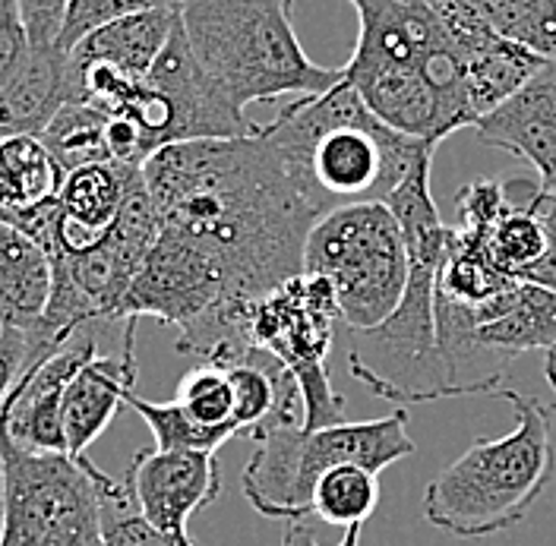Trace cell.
I'll use <instances>...</instances> for the list:
<instances>
[{"mask_svg": "<svg viewBox=\"0 0 556 546\" xmlns=\"http://www.w3.org/2000/svg\"><path fill=\"white\" fill-rule=\"evenodd\" d=\"M336 322H342L332 281L323 275H294L269 294L247 304L250 342L298 379L304 395V430L345 420V398L326 370Z\"/></svg>", "mask_w": 556, "mask_h": 546, "instance_id": "9c48e42d", "label": "cell"}, {"mask_svg": "<svg viewBox=\"0 0 556 546\" xmlns=\"http://www.w3.org/2000/svg\"><path fill=\"white\" fill-rule=\"evenodd\" d=\"M168 7H177V0H67L64 29H61L58 45L73 51L86 35L102 29L114 20L149 13V10H168Z\"/></svg>", "mask_w": 556, "mask_h": 546, "instance_id": "83f0119b", "label": "cell"}, {"mask_svg": "<svg viewBox=\"0 0 556 546\" xmlns=\"http://www.w3.org/2000/svg\"><path fill=\"white\" fill-rule=\"evenodd\" d=\"M38 139L51 149L64 172H76L96 162H114L108 149V114L86 102L61 107Z\"/></svg>", "mask_w": 556, "mask_h": 546, "instance_id": "44dd1931", "label": "cell"}, {"mask_svg": "<svg viewBox=\"0 0 556 546\" xmlns=\"http://www.w3.org/2000/svg\"><path fill=\"white\" fill-rule=\"evenodd\" d=\"M506 193H509V205L486 228V246H490L493 263L509 278L521 281L525 272L534 269L541 263V256L547 253V238H544L538 215L521 203V196L509 183H506Z\"/></svg>", "mask_w": 556, "mask_h": 546, "instance_id": "603a6c76", "label": "cell"}, {"mask_svg": "<svg viewBox=\"0 0 556 546\" xmlns=\"http://www.w3.org/2000/svg\"><path fill=\"white\" fill-rule=\"evenodd\" d=\"M96 461L0 436V546H104Z\"/></svg>", "mask_w": 556, "mask_h": 546, "instance_id": "ba28073f", "label": "cell"}, {"mask_svg": "<svg viewBox=\"0 0 556 546\" xmlns=\"http://www.w3.org/2000/svg\"><path fill=\"white\" fill-rule=\"evenodd\" d=\"M0 490H3V471H0Z\"/></svg>", "mask_w": 556, "mask_h": 546, "instance_id": "e575fe53", "label": "cell"}, {"mask_svg": "<svg viewBox=\"0 0 556 546\" xmlns=\"http://www.w3.org/2000/svg\"><path fill=\"white\" fill-rule=\"evenodd\" d=\"M231 379V392H235V423L241 430H256L278 402V379L281 367L276 360L266 364H238L225 370Z\"/></svg>", "mask_w": 556, "mask_h": 546, "instance_id": "4316f807", "label": "cell"}, {"mask_svg": "<svg viewBox=\"0 0 556 546\" xmlns=\"http://www.w3.org/2000/svg\"><path fill=\"white\" fill-rule=\"evenodd\" d=\"M509 187L519 193L521 203L538 215V221L544 228V238H547V253L541 256V263L534 269L525 272L521 281H531V284L556 291V190H544L538 180H525V177L509 180Z\"/></svg>", "mask_w": 556, "mask_h": 546, "instance_id": "f1b7e54d", "label": "cell"}, {"mask_svg": "<svg viewBox=\"0 0 556 546\" xmlns=\"http://www.w3.org/2000/svg\"><path fill=\"white\" fill-rule=\"evenodd\" d=\"M174 23H177V7L124 16L86 35L70 51V58L76 64H102L130 79H146L149 69L162 58L174 33Z\"/></svg>", "mask_w": 556, "mask_h": 546, "instance_id": "d6986e66", "label": "cell"}, {"mask_svg": "<svg viewBox=\"0 0 556 546\" xmlns=\"http://www.w3.org/2000/svg\"><path fill=\"white\" fill-rule=\"evenodd\" d=\"M222 304L231 301L206 253L168 228H159V238L139 266L121 316L124 322L149 316L184 332Z\"/></svg>", "mask_w": 556, "mask_h": 546, "instance_id": "30bf717a", "label": "cell"}, {"mask_svg": "<svg viewBox=\"0 0 556 546\" xmlns=\"http://www.w3.org/2000/svg\"><path fill=\"white\" fill-rule=\"evenodd\" d=\"M544 379L556 389V344L551 351H544Z\"/></svg>", "mask_w": 556, "mask_h": 546, "instance_id": "836d02e7", "label": "cell"}, {"mask_svg": "<svg viewBox=\"0 0 556 546\" xmlns=\"http://www.w3.org/2000/svg\"><path fill=\"white\" fill-rule=\"evenodd\" d=\"M26 45H29V38H26V26H23L20 0H0V79L20 61Z\"/></svg>", "mask_w": 556, "mask_h": 546, "instance_id": "1f68e13d", "label": "cell"}, {"mask_svg": "<svg viewBox=\"0 0 556 546\" xmlns=\"http://www.w3.org/2000/svg\"><path fill=\"white\" fill-rule=\"evenodd\" d=\"M446 234L408 243V284L402 304L377 329L354 332L348 373L395 405L458 398L437 335V272Z\"/></svg>", "mask_w": 556, "mask_h": 546, "instance_id": "8992f818", "label": "cell"}, {"mask_svg": "<svg viewBox=\"0 0 556 546\" xmlns=\"http://www.w3.org/2000/svg\"><path fill=\"white\" fill-rule=\"evenodd\" d=\"M127 408H134L146 420V427L155 436V448L162 452H218L231 436H238V430L228 427L197 423L177 402H149L130 392Z\"/></svg>", "mask_w": 556, "mask_h": 546, "instance_id": "cb8c5ba5", "label": "cell"}, {"mask_svg": "<svg viewBox=\"0 0 556 546\" xmlns=\"http://www.w3.org/2000/svg\"><path fill=\"white\" fill-rule=\"evenodd\" d=\"M92 474H96V490H99L104 546H177L146 521L127 480L121 483V480L108 478L104 471H99V465L92 468Z\"/></svg>", "mask_w": 556, "mask_h": 546, "instance_id": "d4e9b609", "label": "cell"}, {"mask_svg": "<svg viewBox=\"0 0 556 546\" xmlns=\"http://www.w3.org/2000/svg\"><path fill=\"white\" fill-rule=\"evenodd\" d=\"M493 33L556 61V0H465Z\"/></svg>", "mask_w": 556, "mask_h": 546, "instance_id": "7402d4cb", "label": "cell"}, {"mask_svg": "<svg viewBox=\"0 0 556 546\" xmlns=\"http://www.w3.org/2000/svg\"><path fill=\"white\" fill-rule=\"evenodd\" d=\"M67 172L38 137H0V221L41 238Z\"/></svg>", "mask_w": 556, "mask_h": 546, "instance_id": "2e32d148", "label": "cell"}, {"mask_svg": "<svg viewBox=\"0 0 556 546\" xmlns=\"http://www.w3.org/2000/svg\"><path fill=\"white\" fill-rule=\"evenodd\" d=\"M193 61L247 111L281 96H323L342 69L319 67L294 33V0H177Z\"/></svg>", "mask_w": 556, "mask_h": 546, "instance_id": "277c9868", "label": "cell"}, {"mask_svg": "<svg viewBox=\"0 0 556 546\" xmlns=\"http://www.w3.org/2000/svg\"><path fill=\"white\" fill-rule=\"evenodd\" d=\"M253 455L243 468V496L266 518L307 521L313 515V486L339 465L382 468L415 455L408 436V410L395 408L377 420H342L332 427H260Z\"/></svg>", "mask_w": 556, "mask_h": 546, "instance_id": "5b68a950", "label": "cell"}, {"mask_svg": "<svg viewBox=\"0 0 556 546\" xmlns=\"http://www.w3.org/2000/svg\"><path fill=\"white\" fill-rule=\"evenodd\" d=\"M281 546H323L316 541L313 528L307 521H288L285 528V537H281ZM336 546H361V524L357 528H348L345 537Z\"/></svg>", "mask_w": 556, "mask_h": 546, "instance_id": "d6a6232c", "label": "cell"}, {"mask_svg": "<svg viewBox=\"0 0 556 546\" xmlns=\"http://www.w3.org/2000/svg\"><path fill=\"white\" fill-rule=\"evenodd\" d=\"M455 309L475 326L478 344L493 354L516 357L521 351H551L556 344V291L551 288L513 281L484 307Z\"/></svg>", "mask_w": 556, "mask_h": 546, "instance_id": "e0dca14e", "label": "cell"}, {"mask_svg": "<svg viewBox=\"0 0 556 546\" xmlns=\"http://www.w3.org/2000/svg\"><path fill=\"white\" fill-rule=\"evenodd\" d=\"M137 322L139 319L124 322V347L117 357L96 354L67 382L61 414L67 452L76 458L86 455V448L102 436L137 385Z\"/></svg>", "mask_w": 556, "mask_h": 546, "instance_id": "9a60e30c", "label": "cell"}, {"mask_svg": "<svg viewBox=\"0 0 556 546\" xmlns=\"http://www.w3.org/2000/svg\"><path fill=\"white\" fill-rule=\"evenodd\" d=\"M142 168L124 162H96L67 172L64 190L51 212V221L41 234V246L51 253L86 250L111 231L121 208L127 203Z\"/></svg>", "mask_w": 556, "mask_h": 546, "instance_id": "7c38bea8", "label": "cell"}, {"mask_svg": "<svg viewBox=\"0 0 556 546\" xmlns=\"http://www.w3.org/2000/svg\"><path fill=\"white\" fill-rule=\"evenodd\" d=\"M174 402L187 410L197 423H203V427H228V430L241 433V427L235 423L231 379H228V373L222 367L200 364L197 370H190L180 379Z\"/></svg>", "mask_w": 556, "mask_h": 546, "instance_id": "484cf974", "label": "cell"}, {"mask_svg": "<svg viewBox=\"0 0 556 546\" xmlns=\"http://www.w3.org/2000/svg\"><path fill=\"white\" fill-rule=\"evenodd\" d=\"M484 145L525 158L544 190H556V61L475 124Z\"/></svg>", "mask_w": 556, "mask_h": 546, "instance_id": "4fadbf2b", "label": "cell"}, {"mask_svg": "<svg viewBox=\"0 0 556 546\" xmlns=\"http://www.w3.org/2000/svg\"><path fill=\"white\" fill-rule=\"evenodd\" d=\"M64 10L67 0H20L29 45H54L64 29Z\"/></svg>", "mask_w": 556, "mask_h": 546, "instance_id": "4dcf8cb0", "label": "cell"}, {"mask_svg": "<svg viewBox=\"0 0 556 546\" xmlns=\"http://www.w3.org/2000/svg\"><path fill=\"white\" fill-rule=\"evenodd\" d=\"M79 102V82L67 48L26 45L0 79V137H41L61 107Z\"/></svg>", "mask_w": 556, "mask_h": 546, "instance_id": "5bb4252c", "label": "cell"}, {"mask_svg": "<svg viewBox=\"0 0 556 546\" xmlns=\"http://www.w3.org/2000/svg\"><path fill=\"white\" fill-rule=\"evenodd\" d=\"M380 503V474L361 465H339L313 486V515L326 524L364 528Z\"/></svg>", "mask_w": 556, "mask_h": 546, "instance_id": "ffe728a7", "label": "cell"}, {"mask_svg": "<svg viewBox=\"0 0 556 546\" xmlns=\"http://www.w3.org/2000/svg\"><path fill=\"white\" fill-rule=\"evenodd\" d=\"M38 364H41V360L35 357L29 332L0 329V410L7 405L10 392L16 389V382L23 379V373L38 367Z\"/></svg>", "mask_w": 556, "mask_h": 546, "instance_id": "f546056e", "label": "cell"}, {"mask_svg": "<svg viewBox=\"0 0 556 546\" xmlns=\"http://www.w3.org/2000/svg\"><path fill=\"white\" fill-rule=\"evenodd\" d=\"M493 398L513 405L516 427L506 436L468 445L424 493V518L465 541L519 528L556 471L551 408L516 389H500Z\"/></svg>", "mask_w": 556, "mask_h": 546, "instance_id": "3957f363", "label": "cell"}, {"mask_svg": "<svg viewBox=\"0 0 556 546\" xmlns=\"http://www.w3.org/2000/svg\"><path fill=\"white\" fill-rule=\"evenodd\" d=\"M159 225L197 243L231 304H247L304 272V246L323 212L285 168L273 139L177 142L146 165Z\"/></svg>", "mask_w": 556, "mask_h": 546, "instance_id": "6da1fadb", "label": "cell"}, {"mask_svg": "<svg viewBox=\"0 0 556 546\" xmlns=\"http://www.w3.org/2000/svg\"><path fill=\"white\" fill-rule=\"evenodd\" d=\"M127 486L139 512L177 546H197L187 524L222 493V471L215 452H162L146 448L130 465Z\"/></svg>", "mask_w": 556, "mask_h": 546, "instance_id": "8fae6325", "label": "cell"}, {"mask_svg": "<svg viewBox=\"0 0 556 546\" xmlns=\"http://www.w3.org/2000/svg\"><path fill=\"white\" fill-rule=\"evenodd\" d=\"M263 134L323 215L354 203H389L405 174L437 152L433 142L386 127L345 76L323 96L285 104Z\"/></svg>", "mask_w": 556, "mask_h": 546, "instance_id": "7a4b0ae2", "label": "cell"}, {"mask_svg": "<svg viewBox=\"0 0 556 546\" xmlns=\"http://www.w3.org/2000/svg\"><path fill=\"white\" fill-rule=\"evenodd\" d=\"M304 272L332 281L339 313L351 332L386 322L408 284V243L386 203L332 208L313 225L304 246Z\"/></svg>", "mask_w": 556, "mask_h": 546, "instance_id": "52a82bcc", "label": "cell"}, {"mask_svg": "<svg viewBox=\"0 0 556 546\" xmlns=\"http://www.w3.org/2000/svg\"><path fill=\"white\" fill-rule=\"evenodd\" d=\"M54 291L48 250L26 231L0 221V329L33 332Z\"/></svg>", "mask_w": 556, "mask_h": 546, "instance_id": "ac0fdd59", "label": "cell"}]
</instances>
